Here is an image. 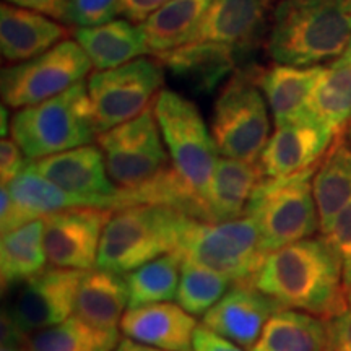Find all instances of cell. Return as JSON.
Instances as JSON below:
<instances>
[{
  "label": "cell",
  "mask_w": 351,
  "mask_h": 351,
  "mask_svg": "<svg viewBox=\"0 0 351 351\" xmlns=\"http://www.w3.org/2000/svg\"><path fill=\"white\" fill-rule=\"evenodd\" d=\"M122 15V0H70L65 25L95 28Z\"/></svg>",
  "instance_id": "obj_34"
},
{
  "label": "cell",
  "mask_w": 351,
  "mask_h": 351,
  "mask_svg": "<svg viewBox=\"0 0 351 351\" xmlns=\"http://www.w3.org/2000/svg\"><path fill=\"white\" fill-rule=\"evenodd\" d=\"M313 194L320 232L326 234L337 215L351 202V147L341 134L315 169Z\"/></svg>",
  "instance_id": "obj_27"
},
{
  "label": "cell",
  "mask_w": 351,
  "mask_h": 351,
  "mask_svg": "<svg viewBox=\"0 0 351 351\" xmlns=\"http://www.w3.org/2000/svg\"><path fill=\"white\" fill-rule=\"evenodd\" d=\"M83 270L47 267L19 285L8 313L25 335L59 326L75 313L78 287Z\"/></svg>",
  "instance_id": "obj_13"
},
{
  "label": "cell",
  "mask_w": 351,
  "mask_h": 351,
  "mask_svg": "<svg viewBox=\"0 0 351 351\" xmlns=\"http://www.w3.org/2000/svg\"><path fill=\"white\" fill-rule=\"evenodd\" d=\"M337 137L332 129L311 117L278 125L257 161L262 178H288L315 168Z\"/></svg>",
  "instance_id": "obj_15"
},
{
  "label": "cell",
  "mask_w": 351,
  "mask_h": 351,
  "mask_svg": "<svg viewBox=\"0 0 351 351\" xmlns=\"http://www.w3.org/2000/svg\"><path fill=\"white\" fill-rule=\"evenodd\" d=\"M47 263L44 251V219L16 228L0 241V280L2 288L21 285L44 270Z\"/></svg>",
  "instance_id": "obj_29"
},
{
  "label": "cell",
  "mask_w": 351,
  "mask_h": 351,
  "mask_svg": "<svg viewBox=\"0 0 351 351\" xmlns=\"http://www.w3.org/2000/svg\"><path fill=\"white\" fill-rule=\"evenodd\" d=\"M238 49L217 43H189L156 59L166 69L194 88L208 93L234 69Z\"/></svg>",
  "instance_id": "obj_24"
},
{
  "label": "cell",
  "mask_w": 351,
  "mask_h": 351,
  "mask_svg": "<svg viewBox=\"0 0 351 351\" xmlns=\"http://www.w3.org/2000/svg\"><path fill=\"white\" fill-rule=\"evenodd\" d=\"M346 140H348L350 147H351V122L348 125H346Z\"/></svg>",
  "instance_id": "obj_45"
},
{
  "label": "cell",
  "mask_w": 351,
  "mask_h": 351,
  "mask_svg": "<svg viewBox=\"0 0 351 351\" xmlns=\"http://www.w3.org/2000/svg\"><path fill=\"white\" fill-rule=\"evenodd\" d=\"M73 38L80 44L95 70H109L148 56L140 25L117 19L95 28H75Z\"/></svg>",
  "instance_id": "obj_23"
},
{
  "label": "cell",
  "mask_w": 351,
  "mask_h": 351,
  "mask_svg": "<svg viewBox=\"0 0 351 351\" xmlns=\"http://www.w3.org/2000/svg\"><path fill=\"white\" fill-rule=\"evenodd\" d=\"M10 135L28 160H39L91 145L98 127L88 96L86 82L65 93L23 109L12 117Z\"/></svg>",
  "instance_id": "obj_4"
},
{
  "label": "cell",
  "mask_w": 351,
  "mask_h": 351,
  "mask_svg": "<svg viewBox=\"0 0 351 351\" xmlns=\"http://www.w3.org/2000/svg\"><path fill=\"white\" fill-rule=\"evenodd\" d=\"M197 320L173 302L129 307L121 322L125 339L168 351H194Z\"/></svg>",
  "instance_id": "obj_17"
},
{
  "label": "cell",
  "mask_w": 351,
  "mask_h": 351,
  "mask_svg": "<svg viewBox=\"0 0 351 351\" xmlns=\"http://www.w3.org/2000/svg\"><path fill=\"white\" fill-rule=\"evenodd\" d=\"M93 65L75 39H65L32 60L2 70L0 88L7 108L23 109L65 93L85 80Z\"/></svg>",
  "instance_id": "obj_11"
},
{
  "label": "cell",
  "mask_w": 351,
  "mask_h": 351,
  "mask_svg": "<svg viewBox=\"0 0 351 351\" xmlns=\"http://www.w3.org/2000/svg\"><path fill=\"white\" fill-rule=\"evenodd\" d=\"M252 283L285 309L327 320L348 311L343 263L326 236L267 254Z\"/></svg>",
  "instance_id": "obj_1"
},
{
  "label": "cell",
  "mask_w": 351,
  "mask_h": 351,
  "mask_svg": "<svg viewBox=\"0 0 351 351\" xmlns=\"http://www.w3.org/2000/svg\"><path fill=\"white\" fill-rule=\"evenodd\" d=\"M324 67L326 65L295 67L276 64L258 72V86L274 116L275 127L304 119Z\"/></svg>",
  "instance_id": "obj_20"
},
{
  "label": "cell",
  "mask_w": 351,
  "mask_h": 351,
  "mask_svg": "<svg viewBox=\"0 0 351 351\" xmlns=\"http://www.w3.org/2000/svg\"><path fill=\"white\" fill-rule=\"evenodd\" d=\"M348 304L351 306V287H350V289H348Z\"/></svg>",
  "instance_id": "obj_47"
},
{
  "label": "cell",
  "mask_w": 351,
  "mask_h": 351,
  "mask_svg": "<svg viewBox=\"0 0 351 351\" xmlns=\"http://www.w3.org/2000/svg\"><path fill=\"white\" fill-rule=\"evenodd\" d=\"M332 351H351V311L328 320Z\"/></svg>",
  "instance_id": "obj_40"
},
{
  "label": "cell",
  "mask_w": 351,
  "mask_h": 351,
  "mask_svg": "<svg viewBox=\"0 0 351 351\" xmlns=\"http://www.w3.org/2000/svg\"><path fill=\"white\" fill-rule=\"evenodd\" d=\"M194 351H245L200 324L194 333Z\"/></svg>",
  "instance_id": "obj_38"
},
{
  "label": "cell",
  "mask_w": 351,
  "mask_h": 351,
  "mask_svg": "<svg viewBox=\"0 0 351 351\" xmlns=\"http://www.w3.org/2000/svg\"><path fill=\"white\" fill-rule=\"evenodd\" d=\"M114 210L69 208L44 219V251L56 269L91 270L96 267L104 226Z\"/></svg>",
  "instance_id": "obj_14"
},
{
  "label": "cell",
  "mask_w": 351,
  "mask_h": 351,
  "mask_svg": "<svg viewBox=\"0 0 351 351\" xmlns=\"http://www.w3.org/2000/svg\"><path fill=\"white\" fill-rule=\"evenodd\" d=\"M351 44V0H280L267 51L275 64L313 67L335 60Z\"/></svg>",
  "instance_id": "obj_2"
},
{
  "label": "cell",
  "mask_w": 351,
  "mask_h": 351,
  "mask_svg": "<svg viewBox=\"0 0 351 351\" xmlns=\"http://www.w3.org/2000/svg\"><path fill=\"white\" fill-rule=\"evenodd\" d=\"M315 168L278 179H262L251 197L245 217L256 223L267 254L298 241L313 238L320 230L313 194Z\"/></svg>",
  "instance_id": "obj_6"
},
{
  "label": "cell",
  "mask_w": 351,
  "mask_h": 351,
  "mask_svg": "<svg viewBox=\"0 0 351 351\" xmlns=\"http://www.w3.org/2000/svg\"><path fill=\"white\" fill-rule=\"evenodd\" d=\"M15 202L23 225L69 208L88 207L85 202L67 194L41 174L25 168L23 173L5 184ZM91 208V207H88Z\"/></svg>",
  "instance_id": "obj_30"
},
{
  "label": "cell",
  "mask_w": 351,
  "mask_h": 351,
  "mask_svg": "<svg viewBox=\"0 0 351 351\" xmlns=\"http://www.w3.org/2000/svg\"><path fill=\"white\" fill-rule=\"evenodd\" d=\"M212 0H169L140 25L148 56L161 57L192 43Z\"/></svg>",
  "instance_id": "obj_25"
},
{
  "label": "cell",
  "mask_w": 351,
  "mask_h": 351,
  "mask_svg": "<svg viewBox=\"0 0 351 351\" xmlns=\"http://www.w3.org/2000/svg\"><path fill=\"white\" fill-rule=\"evenodd\" d=\"M72 32L43 13L3 2L0 7V49L10 64H20L44 54L67 39Z\"/></svg>",
  "instance_id": "obj_19"
},
{
  "label": "cell",
  "mask_w": 351,
  "mask_h": 351,
  "mask_svg": "<svg viewBox=\"0 0 351 351\" xmlns=\"http://www.w3.org/2000/svg\"><path fill=\"white\" fill-rule=\"evenodd\" d=\"M251 351H332L327 319L282 309L271 315Z\"/></svg>",
  "instance_id": "obj_26"
},
{
  "label": "cell",
  "mask_w": 351,
  "mask_h": 351,
  "mask_svg": "<svg viewBox=\"0 0 351 351\" xmlns=\"http://www.w3.org/2000/svg\"><path fill=\"white\" fill-rule=\"evenodd\" d=\"M345 54H346V56H350V57H351V44H350V46H348V49H346V51H345Z\"/></svg>",
  "instance_id": "obj_46"
},
{
  "label": "cell",
  "mask_w": 351,
  "mask_h": 351,
  "mask_svg": "<svg viewBox=\"0 0 351 351\" xmlns=\"http://www.w3.org/2000/svg\"><path fill=\"white\" fill-rule=\"evenodd\" d=\"M0 351H29L28 339H26V340L2 341V350H0Z\"/></svg>",
  "instance_id": "obj_43"
},
{
  "label": "cell",
  "mask_w": 351,
  "mask_h": 351,
  "mask_svg": "<svg viewBox=\"0 0 351 351\" xmlns=\"http://www.w3.org/2000/svg\"><path fill=\"white\" fill-rule=\"evenodd\" d=\"M119 343V330L96 328L75 315L28 335L29 351H116Z\"/></svg>",
  "instance_id": "obj_32"
},
{
  "label": "cell",
  "mask_w": 351,
  "mask_h": 351,
  "mask_svg": "<svg viewBox=\"0 0 351 351\" xmlns=\"http://www.w3.org/2000/svg\"><path fill=\"white\" fill-rule=\"evenodd\" d=\"M168 2L169 0H122V15L132 23L142 25Z\"/></svg>",
  "instance_id": "obj_39"
},
{
  "label": "cell",
  "mask_w": 351,
  "mask_h": 351,
  "mask_svg": "<svg viewBox=\"0 0 351 351\" xmlns=\"http://www.w3.org/2000/svg\"><path fill=\"white\" fill-rule=\"evenodd\" d=\"M306 117L327 125L340 135L351 122V57L340 56L324 67Z\"/></svg>",
  "instance_id": "obj_28"
},
{
  "label": "cell",
  "mask_w": 351,
  "mask_h": 351,
  "mask_svg": "<svg viewBox=\"0 0 351 351\" xmlns=\"http://www.w3.org/2000/svg\"><path fill=\"white\" fill-rule=\"evenodd\" d=\"M10 114H8V109L5 108V104L2 106V137H5V135L10 132V125H12V121H10Z\"/></svg>",
  "instance_id": "obj_44"
},
{
  "label": "cell",
  "mask_w": 351,
  "mask_h": 351,
  "mask_svg": "<svg viewBox=\"0 0 351 351\" xmlns=\"http://www.w3.org/2000/svg\"><path fill=\"white\" fill-rule=\"evenodd\" d=\"M234 285L226 275L182 258L181 280H179L176 300L189 314L194 317L195 315L204 317Z\"/></svg>",
  "instance_id": "obj_33"
},
{
  "label": "cell",
  "mask_w": 351,
  "mask_h": 351,
  "mask_svg": "<svg viewBox=\"0 0 351 351\" xmlns=\"http://www.w3.org/2000/svg\"><path fill=\"white\" fill-rule=\"evenodd\" d=\"M116 351H168V350L153 348V346H147V345L137 343V341H134V340L122 339V340H121V343L117 345Z\"/></svg>",
  "instance_id": "obj_42"
},
{
  "label": "cell",
  "mask_w": 351,
  "mask_h": 351,
  "mask_svg": "<svg viewBox=\"0 0 351 351\" xmlns=\"http://www.w3.org/2000/svg\"><path fill=\"white\" fill-rule=\"evenodd\" d=\"M20 226L25 225L21 223L15 202L12 199L8 187L5 184H2V189H0V228H2V234H7V232L16 230Z\"/></svg>",
  "instance_id": "obj_41"
},
{
  "label": "cell",
  "mask_w": 351,
  "mask_h": 351,
  "mask_svg": "<svg viewBox=\"0 0 351 351\" xmlns=\"http://www.w3.org/2000/svg\"><path fill=\"white\" fill-rule=\"evenodd\" d=\"M282 309L285 307L262 293L252 282L236 283L202 317V326L251 351L271 315Z\"/></svg>",
  "instance_id": "obj_16"
},
{
  "label": "cell",
  "mask_w": 351,
  "mask_h": 351,
  "mask_svg": "<svg viewBox=\"0 0 351 351\" xmlns=\"http://www.w3.org/2000/svg\"><path fill=\"white\" fill-rule=\"evenodd\" d=\"M269 0H212L192 43L226 44L249 51L265 32Z\"/></svg>",
  "instance_id": "obj_18"
},
{
  "label": "cell",
  "mask_w": 351,
  "mask_h": 351,
  "mask_svg": "<svg viewBox=\"0 0 351 351\" xmlns=\"http://www.w3.org/2000/svg\"><path fill=\"white\" fill-rule=\"evenodd\" d=\"M153 111L171 165L184 184L205 205L219 160L212 130L207 129L195 104L174 91L161 90L153 103Z\"/></svg>",
  "instance_id": "obj_5"
},
{
  "label": "cell",
  "mask_w": 351,
  "mask_h": 351,
  "mask_svg": "<svg viewBox=\"0 0 351 351\" xmlns=\"http://www.w3.org/2000/svg\"><path fill=\"white\" fill-rule=\"evenodd\" d=\"M3 2L26 8V10L43 13V15L65 25L70 0H3Z\"/></svg>",
  "instance_id": "obj_37"
},
{
  "label": "cell",
  "mask_w": 351,
  "mask_h": 351,
  "mask_svg": "<svg viewBox=\"0 0 351 351\" xmlns=\"http://www.w3.org/2000/svg\"><path fill=\"white\" fill-rule=\"evenodd\" d=\"M26 168L41 174L91 208L127 207L124 191L109 178L104 155L96 145H85L52 156L29 160Z\"/></svg>",
  "instance_id": "obj_12"
},
{
  "label": "cell",
  "mask_w": 351,
  "mask_h": 351,
  "mask_svg": "<svg viewBox=\"0 0 351 351\" xmlns=\"http://www.w3.org/2000/svg\"><path fill=\"white\" fill-rule=\"evenodd\" d=\"M326 238L328 239L335 251L339 252L343 263V275L346 288L351 287V202L333 219L332 226L326 232Z\"/></svg>",
  "instance_id": "obj_35"
},
{
  "label": "cell",
  "mask_w": 351,
  "mask_h": 351,
  "mask_svg": "<svg viewBox=\"0 0 351 351\" xmlns=\"http://www.w3.org/2000/svg\"><path fill=\"white\" fill-rule=\"evenodd\" d=\"M109 178L122 191H137L155 181L171 166L153 106L98 135Z\"/></svg>",
  "instance_id": "obj_10"
},
{
  "label": "cell",
  "mask_w": 351,
  "mask_h": 351,
  "mask_svg": "<svg viewBox=\"0 0 351 351\" xmlns=\"http://www.w3.org/2000/svg\"><path fill=\"white\" fill-rule=\"evenodd\" d=\"M262 179L257 163L219 158L205 204L208 221L223 223L244 217Z\"/></svg>",
  "instance_id": "obj_22"
},
{
  "label": "cell",
  "mask_w": 351,
  "mask_h": 351,
  "mask_svg": "<svg viewBox=\"0 0 351 351\" xmlns=\"http://www.w3.org/2000/svg\"><path fill=\"white\" fill-rule=\"evenodd\" d=\"M178 252L182 258L226 275L234 283L252 282L267 257L261 232L245 215L223 223L192 219Z\"/></svg>",
  "instance_id": "obj_8"
},
{
  "label": "cell",
  "mask_w": 351,
  "mask_h": 351,
  "mask_svg": "<svg viewBox=\"0 0 351 351\" xmlns=\"http://www.w3.org/2000/svg\"><path fill=\"white\" fill-rule=\"evenodd\" d=\"M192 218L165 205L138 204L114 210L104 226L95 269L127 275L178 251Z\"/></svg>",
  "instance_id": "obj_3"
},
{
  "label": "cell",
  "mask_w": 351,
  "mask_h": 351,
  "mask_svg": "<svg viewBox=\"0 0 351 351\" xmlns=\"http://www.w3.org/2000/svg\"><path fill=\"white\" fill-rule=\"evenodd\" d=\"M129 309V288L124 275L103 269L83 274L73 315L103 330H119Z\"/></svg>",
  "instance_id": "obj_21"
},
{
  "label": "cell",
  "mask_w": 351,
  "mask_h": 351,
  "mask_svg": "<svg viewBox=\"0 0 351 351\" xmlns=\"http://www.w3.org/2000/svg\"><path fill=\"white\" fill-rule=\"evenodd\" d=\"M28 161L29 160L15 140L3 138L0 143V178H2V184H8L20 173H23Z\"/></svg>",
  "instance_id": "obj_36"
},
{
  "label": "cell",
  "mask_w": 351,
  "mask_h": 351,
  "mask_svg": "<svg viewBox=\"0 0 351 351\" xmlns=\"http://www.w3.org/2000/svg\"><path fill=\"white\" fill-rule=\"evenodd\" d=\"M257 72H236L215 101L212 137L218 153L257 163L270 138V109Z\"/></svg>",
  "instance_id": "obj_7"
},
{
  "label": "cell",
  "mask_w": 351,
  "mask_h": 351,
  "mask_svg": "<svg viewBox=\"0 0 351 351\" xmlns=\"http://www.w3.org/2000/svg\"><path fill=\"white\" fill-rule=\"evenodd\" d=\"M182 256L178 251L147 262L125 275L129 307L171 302L178 296Z\"/></svg>",
  "instance_id": "obj_31"
},
{
  "label": "cell",
  "mask_w": 351,
  "mask_h": 351,
  "mask_svg": "<svg viewBox=\"0 0 351 351\" xmlns=\"http://www.w3.org/2000/svg\"><path fill=\"white\" fill-rule=\"evenodd\" d=\"M165 80L156 57H138L109 70H95L86 80L88 96L99 134L134 119L153 106Z\"/></svg>",
  "instance_id": "obj_9"
}]
</instances>
